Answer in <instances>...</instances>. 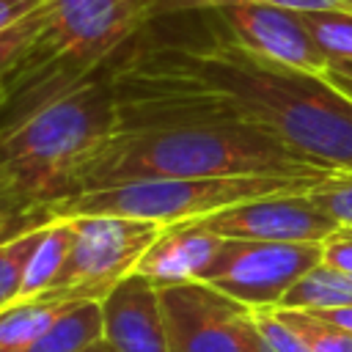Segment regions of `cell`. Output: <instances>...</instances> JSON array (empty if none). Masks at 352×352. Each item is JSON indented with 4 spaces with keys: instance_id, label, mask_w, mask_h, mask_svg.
<instances>
[{
    "instance_id": "cell-5",
    "label": "cell",
    "mask_w": 352,
    "mask_h": 352,
    "mask_svg": "<svg viewBox=\"0 0 352 352\" xmlns=\"http://www.w3.org/2000/svg\"><path fill=\"white\" fill-rule=\"evenodd\" d=\"M333 173V170H330ZM327 176V173H324ZM324 176H206V179H140L85 190L60 198L50 206L52 217L77 214H118L132 220H148L157 226H173L206 217L212 212L280 195L305 192Z\"/></svg>"
},
{
    "instance_id": "cell-3",
    "label": "cell",
    "mask_w": 352,
    "mask_h": 352,
    "mask_svg": "<svg viewBox=\"0 0 352 352\" xmlns=\"http://www.w3.org/2000/svg\"><path fill=\"white\" fill-rule=\"evenodd\" d=\"M113 63L69 88L0 110V201L50 209L80 168L121 129Z\"/></svg>"
},
{
    "instance_id": "cell-6",
    "label": "cell",
    "mask_w": 352,
    "mask_h": 352,
    "mask_svg": "<svg viewBox=\"0 0 352 352\" xmlns=\"http://www.w3.org/2000/svg\"><path fill=\"white\" fill-rule=\"evenodd\" d=\"M316 264H322V242L223 239L201 283L248 308H278L286 292Z\"/></svg>"
},
{
    "instance_id": "cell-16",
    "label": "cell",
    "mask_w": 352,
    "mask_h": 352,
    "mask_svg": "<svg viewBox=\"0 0 352 352\" xmlns=\"http://www.w3.org/2000/svg\"><path fill=\"white\" fill-rule=\"evenodd\" d=\"M341 305H352V272L336 270L322 261L286 292L278 308L322 311V308H341Z\"/></svg>"
},
{
    "instance_id": "cell-19",
    "label": "cell",
    "mask_w": 352,
    "mask_h": 352,
    "mask_svg": "<svg viewBox=\"0 0 352 352\" xmlns=\"http://www.w3.org/2000/svg\"><path fill=\"white\" fill-rule=\"evenodd\" d=\"M44 226H38L33 231H25V234L0 245V308L16 302L22 297L25 270H28V261H30V256H33L38 239H41Z\"/></svg>"
},
{
    "instance_id": "cell-9",
    "label": "cell",
    "mask_w": 352,
    "mask_h": 352,
    "mask_svg": "<svg viewBox=\"0 0 352 352\" xmlns=\"http://www.w3.org/2000/svg\"><path fill=\"white\" fill-rule=\"evenodd\" d=\"M209 14L223 33H228L245 50L314 74H327L330 55L314 41L300 11L272 3H228Z\"/></svg>"
},
{
    "instance_id": "cell-21",
    "label": "cell",
    "mask_w": 352,
    "mask_h": 352,
    "mask_svg": "<svg viewBox=\"0 0 352 352\" xmlns=\"http://www.w3.org/2000/svg\"><path fill=\"white\" fill-rule=\"evenodd\" d=\"M151 3H154V19L201 14L228 3H272L294 11H352V0H151Z\"/></svg>"
},
{
    "instance_id": "cell-17",
    "label": "cell",
    "mask_w": 352,
    "mask_h": 352,
    "mask_svg": "<svg viewBox=\"0 0 352 352\" xmlns=\"http://www.w3.org/2000/svg\"><path fill=\"white\" fill-rule=\"evenodd\" d=\"M44 30V6L36 8L33 14L22 16L11 28L0 30V104L6 99V91L22 63V58L30 52V47L38 41Z\"/></svg>"
},
{
    "instance_id": "cell-28",
    "label": "cell",
    "mask_w": 352,
    "mask_h": 352,
    "mask_svg": "<svg viewBox=\"0 0 352 352\" xmlns=\"http://www.w3.org/2000/svg\"><path fill=\"white\" fill-rule=\"evenodd\" d=\"M327 72H330V74H336V77L352 80V60H333Z\"/></svg>"
},
{
    "instance_id": "cell-8",
    "label": "cell",
    "mask_w": 352,
    "mask_h": 352,
    "mask_svg": "<svg viewBox=\"0 0 352 352\" xmlns=\"http://www.w3.org/2000/svg\"><path fill=\"white\" fill-rule=\"evenodd\" d=\"M72 253L55 289L77 292L85 300H102L121 278L135 272L140 256L160 236L162 226L118 214H77Z\"/></svg>"
},
{
    "instance_id": "cell-18",
    "label": "cell",
    "mask_w": 352,
    "mask_h": 352,
    "mask_svg": "<svg viewBox=\"0 0 352 352\" xmlns=\"http://www.w3.org/2000/svg\"><path fill=\"white\" fill-rule=\"evenodd\" d=\"M275 314L311 346V352H352V333L319 314L300 308H275Z\"/></svg>"
},
{
    "instance_id": "cell-27",
    "label": "cell",
    "mask_w": 352,
    "mask_h": 352,
    "mask_svg": "<svg viewBox=\"0 0 352 352\" xmlns=\"http://www.w3.org/2000/svg\"><path fill=\"white\" fill-rule=\"evenodd\" d=\"M314 314H319L322 319H327V322H333V324H338V327H344V330H349V333H352V305H341V308H322V311H314Z\"/></svg>"
},
{
    "instance_id": "cell-10",
    "label": "cell",
    "mask_w": 352,
    "mask_h": 352,
    "mask_svg": "<svg viewBox=\"0 0 352 352\" xmlns=\"http://www.w3.org/2000/svg\"><path fill=\"white\" fill-rule=\"evenodd\" d=\"M190 223L223 239H258V242H324L341 228L308 195V190L245 201Z\"/></svg>"
},
{
    "instance_id": "cell-15",
    "label": "cell",
    "mask_w": 352,
    "mask_h": 352,
    "mask_svg": "<svg viewBox=\"0 0 352 352\" xmlns=\"http://www.w3.org/2000/svg\"><path fill=\"white\" fill-rule=\"evenodd\" d=\"M102 338V300H82L55 319L25 352H82Z\"/></svg>"
},
{
    "instance_id": "cell-7",
    "label": "cell",
    "mask_w": 352,
    "mask_h": 352,
    "mask_svg": "<svg viewBox=\"0 0 352 352\" xmlns=\"http://www.w3.org/2000/svg\"><path fill=\"white\" fill-rule=\"evenodd\" d=\"M170 352H272L253 308L209 283L190 280L160 289Z\"/></svg>"
},
{
    "instance_id": "cell-22",
    "label": "cell",
    "mask_w": 352,
    "mask_h": 352,
    "mask_svg": "<svg viewBox=\"0 0 352 352\" xmlns=\"http://www.w3.org/2000/svg\"><path fill=\"white\" fill-rule=\"evenodd\" d=\"M308 195L341 226V228H352V173L344 170H333L324 179H319Z\"/></svg>"
},
{
    "instance_id": "cell-25",
    "label": "cell",
    "mask_w": 352,
    "mask_h": 352,
    "mask_svg": "<svg viewBox=\"0 0 352 352\" xmlns=\"http://www.w3.org/2000/svg\"><path fill=\"white\" fill-rule=\"evenodd\" d=\"M322 261L336 270L352 272V228H338L322 242Z\"/></svg>"
},
{
    "instance_id": "cell-13",
    "label": "cell",
    "mask_w": 352,
    "mask_h": 352,
    "mask_svg": "<svg viewBox=\"0 0 352 352\" xmlns=\"http://www.w3.org/2000/svg\"><path fill=\"white\" fill-rule=\"evenodd\" d=\"M82 300L77 292L50 289L0 308V352H25L55 319Z\"/></svg>"
},
{
    "instance_id": "cell-1",
    "label": "cell",
    "mask_w": 352,
    "mask_h": 352,
    "mask_svg": "<svg viewBox=\"0 0 352 352\" xmlns=\"http://www.w3.org/2000/svg\"><path fill=\"white\" fill-rule=\"evenodd\" d=\"M121 129L170 118L245 121L324 170L352 173V99L327 74L267 60L228 33L160 36L113 60Z\"/></svg>"
},
{
    "instance_id": "cell-23",
    "label": "cell",
    "mask_w": 352,
    "mask_h": 352,
    "mask_svg": "<svg viewBox=\"0 0 352 352\" xmlns=\"http://www.w3.org/2000/svg\"><path fill=\"white\" fill-rule=\"evenodd\" d=\"M253 319L272 352H311V346L275 314V308H253Z\"/></svg>"
},
{
    "instance_id": "cell-24",
    "label": "cell",
    "mask_w": 352,
    "mask_h": 352,
    "mask_svg": "<svg viewBox=\"0 0 352 352\" xmlns=\"http://www.w3.org/2000/svg\"><path fill=\"white\" fill-rule=\"evenodd\" d=\"M55 220L50 209H33V212H22V209H11L0 201V245L25 234V231H33L44 223Z\"/></svg>"
},
{
    "instance_id": "cell-14",
    "label": "cell",
    "mask_w": 352,
    "mask_h": 352,
    "mask_svg": "<svg viewBox=\"0 0 352 352\" xmlns=\"http://www.w3.org/2000/svg\"><path fill=\"white\" fill-rule=\"evenodd\" d=\"M72 242H74V228H72L69 217H55L44 226L41 239H38V245L28 261V270H25L22 297H33V294L55 289V283L66 267V258L72 253Z\"/></svg>"
},
{
    "instance_id": "cell-12",
    "label": "cell",
    "mask_w": 352,
    "mask_h": 352,
    "mask_svg": "<svg viewBox=\"0 0 352 352\" xmlns=\"http://www.w3.org/2000/svg\"><path fill=\"white\" fill-rule=\"evenodd\" d=\"M220 245H223V236H217L190 220L162 226L160 236L140 256L135 272L146 275L157 289L201 280L204 270L212 264Z\"/></svg>"
},
{
    "instance_id": "cell-2",
    "label": "cell",
    "mask_w": 352,
    "mask_h": 352,
    "mask_svg": "<svg viewBox=\"0 0 352 352\" xmlns=\"http://www.w3.org/2000/svg\"><path fill=\"white\" fill-rule=\"evenodd\" d=\"M324 173L330 170L311 165L261 126L223 118H170L118 129L80 168L69 195L140 179Z\"/></svg>"
},
{
    "instance_id": "cell-20",
    "label": "cell",
    "mask_w": 352,
    "mask_h": 352,
    "mask_svg": "<svg viewBox=\"0 0 352 352\" xmlns=\"http://www.w3.org/2000/svg\"><path fill=\"white\" fill-rule=\"evenodd\" d=\"M314 41L333 60H352V11H300Z\"/></svg>"
},
{
    "instance_id": "cell-29",
    "label": "cell",
    "mask_w": 352,
    "mask_h": 352,
    "mask_svg": "<svg viewBox=\"0 0 352 352\" xmlns=\"http://www.w3.org/2000/svg\"><path fill=\"white\" fill-rule=\"evenodd\" d=\"M82 352H116V346H113L107 338H99V341H94L91 346H85Z\"/></svg>"
},
{
    "instance_id": "cell-4",
    "label": "cell",
    "mask_w": 352,
    "mask_h": 352,
    "mask_svg": "<svg viewBox=\"0 0 352 352\" xmlns=\"http://www.w3.org/2000/svg\"><path fill=\"white\" fill-rule=\"evenodd\" d=\"M154 22L151 0H44V30L22 58L6 99L66 88L107 69Z\"/></svg>"
},
{
    "instance_id": "cell-11",
    "label": "cell",
    "mask_w": 352,
    "mask_h": 352,
    "mask_svg": "<svg viewBox=\"0 0 352 352\" xmlns=\"http://www.w3.org/2000/svg\"><path fill=\"white\" fill-rule=\"evenodd\" d=\"M102 338L116 352H170L160 289L129 272L102 297Z\"/></svg>"
},
{
    "instance_id": "cell-30",
    "label": "cell",
    "mask_w": 352,
    "mask_h": 352,
    "mask_svg": "<svg viewBox=\"0 0 352 352\" xmlns=\"http://www.w3.org/2000/svg\"><path fill=\"white\" fill-rule=\"evenodd\" d=\"M327 77H330V80H333V82H336V85L341 88V94H344V96H349V99H352V80L336 77V74H330V72H327Z\"/></svg>"
},
{
    "instance_id": "cell-26",
    "label": "cell",
    "mask_w": 352,
    "mask_h": 352,
    "mask_svg": "<svg viewBox=\"0 0 352 352\" xmlns=\"http://www.w3.org/2000/svg\"><path fill=\"white\" fill-rule=\"evenodd\" d=\"M41 6L44 0H0V30L11 28L14 22H19L22 16L33 14Z\"/></svg>"
}]
</instances>
